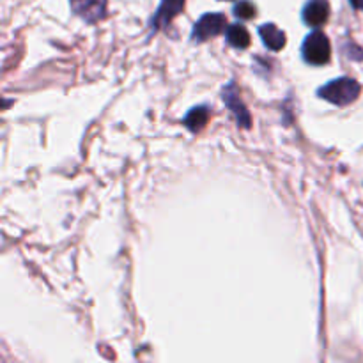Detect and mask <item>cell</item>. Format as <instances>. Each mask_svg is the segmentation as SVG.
<instances>
[{
  "instance_id": "1",
  "label": "cell",
  "mask_w": 363,
  "mask_h": 363,
  "mask_svg": "<svg viewBox=\"0 0 363 363\" xmlns=\"http://www.w3.org/2000/svg\"><path fill=\"white\" fill-rule=\"evenodd\" d=\"M359 92H362V85L355 78L342 77L319 87L317 96L321 99H326L331 105H337V107H348L355 99H358Z\"/></svg>"
},
{
  "instance_id": "12",
  "label": "cell",
  "mask_w": 363,
  "mask_h": 363,
  "mask_svg": "<svg viewBox=\"0 0 363 363\" xmlns=\"http://www.w3.org/2000/svg\"><path fill=\"white\" fill-rule=\"evenodd\" d=\"M351 2V6L355 9H359V11H363V0H349Z\"/></svg>"
},
{
  "instance_id": "10",
  "label": "cell",
  "mask_w": 363,
  "mask_h": 363,
  "mask_svg": "<svg viewBox=\"0 0 363 363\" xmlns=\"http://www.w3.org/2000/svg\"><path fill=\"white\" fill-rule=\"evenodd\" d=\"M225 36H227V43L231 46L238 48V50H245V48L250 46V32L246 30V27L243 23H232V25L227 27L225 30Z\"/></svg>"
},
{
  "instance_id": "2",
  "label": "cell",
  "mask_w": 363,
  "mask_h": 363,
  "mask_svg": "<svg viewBox=\"0 0 363 363\" xmlns=\"http://www.w3.org/2000/svg\"><path fill=\"white\" fill-rule=\"evenodd\" d=\"M301 57L310 66H326L331 60V43L321 30H312L301 44Z\"/></svg>"
},
{
  "instance_id": "4",
  "label": "cell",
  "mask_w": 363,
  "mask_h": 363,
  "mask_svg": "<svg viewBox=\"0 0 363 363\" xmlns=\"http://www.w3.org/2000/svg\"><path fill=\"white\" fill-rule=\"evenodd\" d=\"M330 15L331 9L328 0H307V4L303 6V11H301V20L305 25L319 29L324 23H328Z\"/></svg>"
},
{
  "instance_id": "5",
  "label": "cell",
  "mask_w": 363,
  "mask_h": 363,
  "mask_svg": "<svg viewBox=\"0 0 363 363\" xmlns=\"http://www.w3.org/2000/svg\"><path fill=\"white\" fill-rule=\"evenodd\" d=\"M71 9L87 23H96L107 16V0H70Z\"/></svg>"
},
{
  "instance_id": "8",
  "label": "cell",
  "mask_w": 363,
  "mask_h": 363,
  "mask_svg": "<svg viewBox=\"0 0 363 363\" xmlns=\"http://www.w3.org/2000/svg\"><path fill=\"white\" fill-rule=\"evenodd\" d=\"M259 36H261L265 46L272 51H280L286 46V34L275 23H265L259 27Z\"/></svg>"
},
{
  "instance_id": "9",
  "label": "cell",
  "mask_w": 363,
  "mask_h": 363,
  "mask_svg": "<svg viewBox=\"0 0 363 363\" xmlns=\"http://www.w3.org/2000/svg\"><path fill=\"white\" fill-rule=\"evenodd\" d=\"M211 119V108L208 105H200V107H193L183 119V125L190 129L191 133H198L208 126Z\"/></svg>"
},
{
  "instance_id": "7",
  "label": "cell",
  "mask_w": 363,
  "mask_h": 363,
  "mask_svg": "<svg viewBox=\"0 0 363 363\" xmlns=\"http://www.w3.org/2000/svg\"><path fill=\"white\" fill-rule=\"evenodd\" d=\"M184 8V0H162L158 11L154 13V16L151 18V29L154 30H162L183 11Z\"/></svg>"
},
{
  "instance_id": "11",
  "label": "cell",
  "mask_w": 363,
  "mask_h": 363,
  "mask_svg": "<svg viewBox=\"0 0 363 363\" xmlns=\"http://www.w3.org/2000/svg\"><path fill=\"white\" fill-rule=\"evenodd\" d=\"M232 13H234V16L238 20H241V22H246V20H252L253 16L257 15L255 11V6L250 2V0H241V2H238V4L232 8Z\"/></svg>"
},
{
  "instance_id": "6",
  "label": "cell",
  "mask_w": 363,
  "mask_h": 363,
  "mask_svg": "<svg viewBox=\"0 0 363 363\" xmlns=\"http://www.w3.org/2000/svg\"><path fill=\"white\" fill-rule=\"evenodd\" d=\"M222 98H224L225 105L232 110V114L236 115L238 125L241 126V128H250V126H252V117H250L248 110H246V107L243 105L241 98H239V92L234 84L225 85L224 91H222Z\"/></svg>"
},
{
  "instance_id": "3",
  "label": "cell",
  "mask_w": 363,
  "mask_h": 363,
  "mask_svg": "<svg viewBox=\"0 0 363 363\" xmlns=\"http://www.w3.org/2000/svg\"><path fill=\"white\" fill-rule=\"evenodd\" d=\"M227 18L222 13H205L200 18L197 20V23L193 25L191 30V41L193 43H204V41H210L211 37H217L218 34L225 32L227 30Z\"/></svg>"
}]
</instances>
